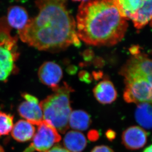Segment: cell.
<instances>
[{"label":"cell","mask_w":152,"mask_h":152,"mask_svg":"<svg viewBox=\"0 0 152 152\" xmlns=\"http://www.w3.org/2000/svg\"><path fill=\"white\" fill-rule=\"evenodd\" d=\"M66 0H36L39 13L18 31L21 40L40 50L57 52L71 45L80 46L76 22Z\"/></svg>","instance_id":"1"},{"label":"cell","mask_w":152,"mask_h":152,"mask_svg":"<svg viewBox=\"0 0 152 152\" xmlns=\"http://www.w3.org/2000/svg\"><path fill=\"white\" fill-rule=\"evenodd\" d=\"M126 20L119 0L82 1L77 16V36L89 45H115L125 35Z\"/></svg>","instance_id":"2"},{"label":"cell","mask_w":152,"mask_h":152,"mask_svg":"<svg viewBox=\"0 0 152 152\" xmlns=\"http://www.w3.org/2000/svg\"><path fill=\"white\" fill-rule=\"evenodd\" d=\"M119 74L124 78V101L152 104V59L142 53L133 56L123 65Z\"/></svg>","instance_id":"3"},{"label":"cell","mask_w":152,"mask_h":152,"mask_svg":"<svg viewBox=\"0 0 152 152\" xmlns=\"http://www.w3.org/2000/svg\"><path fill=\"white\" fill-rule=\"evenodd\" d=\"M73 91L69 85L64 83L39 103L44 120L63 134L69 128V117L72 112L70 96Z\"/></svg>","instance_id":"4"},{"label":"cell","mask_w":152,"mask_h":152,"mask_svg":"<svg viewBox=\"0 0 152 152\" xmlns=\"http://www.w3.org/2000/svg\"><path fill=\"white\" fill-rule=\"evenodd\" d=\"M10 27L5 18H0V81L5 82L14 71L19 56L18 37L10 34Z\"/></svg>","instance_id":"5"},{"label":"cell","mask_w":152,"mask_h":152,"mask_svg":"<svg viewBox=\"0 0 152 152\" xmlns=\"http://www.w3.org/2000/svg\"><path fill=\"white\" fill-rule=\"evenodd\" d=\"M38 126L32 142L23 152H45L61 140L58 132L50 123L43 120Z\"/></svg>","instance_id":"6"},{"label":"cell","mask_w":152,"mask_h":152,"mask_svg":"<svg viewBox=\"0 0 152 152\" xmlns=\"http://www.w3.org/2000/svg\"><path fill=\"white\" fill-rule=\"evenodd\" d=\"M24 101L21 103L18 108L21 117L33 125H39L44 120L43 114L38 98L26 92L21 94Z\"/></svg>","instance_id":"7"},{"label":"cell","mask_w":152,"mask_h":152,"mask_svg":"<svg viewBox=\"0 0 152 152\" xmlns=\"http://www.w3.org/2000/svg\"><path fill=\"white\" fill-rule=\"evenodd\" d=\"M62 77L61 68L54 62H45L38 71V77L41 83L51 88L53 91L58 87Z\"/></svg>","instance_id":"8"},{"label":"cell","mask_w":152,"mask_h":152,"mask_svg":"<svg viewBox=\"0 0 152 152\" xmlns=\"http://www.w3.org/2000/svg\"><path fill=\"white\" fill-rule=\"evenodd\" d=\"M147 133L137 126H132L123 132L122 142L127 149L137 150L143 147L147 141Z\"/></svg>","instance_id":"9"},{"label":"cell","mask_w":152,"mask_h":152,"mask_svg":"<svg viewBox=\"0 0 152 152\" xmlns=\"http://www.w3.org/2000/svg\"><path fill=\"white\" fill-rule=\"evenodd\" d=\"M93 92L95 99L101 104H111L117 99V92L114 84L107 79L100 82L94 88Z\"/></svg>","instance_id":"10"},{"label":"cell","mask_w":152,"mask_h":152,"mask_svg":"<svg viewBox=\"0 0 152 152\" xmlns=\"http://www.w3.org/2000/svg\"><path fill=\"white\" fill-rule=\"evenodd\" d=\"M7 21L9 26L21 30L24 28L29 19L26 10L21 6H12L7 12Z\"/></svg>","instance_id":"11"},{"label":"cell","mask_w":152,"mask_h":152,"mask_svg":"<svg viewBox=\"0 0 152 152\" xmlns=\"http://www.w3.org/2000/svg\"><path fill=\"white\" fill-rule=\"evenodd\" d=\"M35 132V127L31 123L25 120H19L12 129V136L18 142H26L32 138Z\"/></svg>","instance_id":"12"},{"label":"cell","mask_w":152,"mask_h":152,"mask_svg":"<svg viewBox=\"0 0 152 152\" xmlns=\"http://www.w3.org/2000/svg\"><path fill=\"white\" fill-rule=\"evenodd\" d=\"M63 143L66 149L70 152H82L87 145L85 135L77 131L68 132L65 136Z\"/></svg>","instance_id":"13"},{"label":"cell","mask_w":152,"mask_h":152,"mask_svg":"<svg viewBox=\"0 0 152 152\" xmlns=\"http://www.w3.org/2000/svg\"><path fill=\"white\" fill-rule=\"evenodd\" d=\"M152 19V0H143L141 7L130 17L135 27L141 29Z\"/></svg>","instance_id":"14"},{"label":"cell","mask_w":152,"mask_h":152,"mask_svg":"<svg viewBox=\"0 0 152 152\" xmlns=\"http://www.w3.org/2000/svg\"><path fill=\"white\" fill-rule=\"evenodd\" d=\"M135 117L136 121L142 127L152 129V104L148 103L138 104Z\"/></svg>","instance_id":"15"},{"label":"cell","mask_w":152,"mask_h":152,"mask_svg":"<svg viewBox=\"0 0 152 152\" xmlns=\"http://www.w3.org/2000/svg\"><path fill=\"white\" fill-rule=\"evenodd\" d=\"M91 123L89 114L83 110H75L71 112L69 117V126L75 130H86Z\"/></svg>","instance_id":"16"},{"label":"cell","mask_w":152,"mask_h":152,"mask_svg":"<svg viewBox=\"0 0 152 152\" xmlns=\"http://www.w3.org/2000/svg\"><path fill=\"white\" fill-rule=\"evenodd\" d=\"M143 3V0H119V4L124 17L129 19L136 13Z\"/></svg>","instance_id":"17"},{"label":"cell","mask_w":152,"mask_h":152,"mask_svg":"<svg viewBox=\"0 0 152 152\" xmlns=\"http://www.w3.org/2000/svg\"><path fill=\"white\" fill-rule=\"evenodd\" d=\"M13 126V115L0 112V136L9 134Z\"/></svg>","instance_id":"18"},{"label":"cell","mask_w":152,"mask_h":152,"mask_svg":"<svg viewBox=\"0 0 152 152\" xmlns=\"http://www.w3.org/2000/svg\"><path fill=\"white\" fill-rule=\"evenodd\" d=\"M79 79L81 81L89 83L92 82V76L86 71H82L79 74Z\"/></svg>","instance_id":"19"},{"label":"cell","mask_w":152,"mask_h":152,"mask_svg":"<svg viewBox=\"0 0 152 152\" xmlns=\"http://www.w3.org/2000/svg\"><path fill=\"white\" fill-rule=\"evenodd\" d=\"M91 152H114L111 148L105 145L97 146L94 147Z\"/></svg>","instance_id":"20"},{"label":"cell","mask_w":152,"mask_h":152,"mask_svg":"<svg viewBox=\"0 0 152 152\" xmlns=\"http://www.w3.org/2000/svg\"><path fill=\"white\" fill-rule=\"evenodd\" d=\"M88 137L89 140L91 141H95L99 139V133L97 130H91L88 133Z\"/></svg>","instance_id":"21"},{"label":"cell","mask_w":152,"mask_h":152,"mask_svg":"<svg viewBox=\"0 0 152 152\" xmlns=\"http://www.w3.org/2000/svg\"><path fill=\"white\" fill-rule=\"evenodd\" d=\"M83 57L86 61H91L94 58V52L92 50H86L83 53Z\"/></svg>","instance_id":"22"},{"label":"cell","mask_w":152,"mask_h":152,"mask_svg":"<svg viewBox=\"0 0 152 152\" xmlns=\"http://www.w3.org/2000/svg\"><path fill=\"white\" fill-rule=\"evenodd\" d=\"M45 152H70L60 145H55L53 148Z\"/></svg>","instance_id":"23"},{"label":"cell","mask_w":152,"mask_h":152,"mask_svg":"<svg viewBox=\"0 0 152 152\" xmlns=\"http://www.w3.org/2000/svg\"><path fill=\"white\" fill-rule=\"evenodd\" d=\"M106 137L110 141H112L115 139L116 137L115 132L112 129H109L105 133Z\"/></svg>","instance_id":"24"},{"label":"cell","mask_w":152,"mask_h":152,"mask_svg":"<svg viewBox=\"0 0 152 152\" xmlns=\"http://www.w3.org/2000/svg\"><path fill=\"white\" fill-rule=\"evenodd\" d=\"M129 50L130 53L133 56H136V55L141 53L140 50L139 45H132V46L130 47Z\"/></svg>","instance_id":"25"},{"label":"cell","mask_w":152,"mask_h":152,"mask_svg":"<svg viewBox=\"0 0 152 152\" xmlns=\"http://www.w3.org/2000/svg\"><path fill=\"white\" fill-rule=\"evenodd\" d=\"M92 75L94 78L96 80H99L100 79H101L103 76V73L102 71H98V72H94L92 73Z\"/></svg>","instance_id":"26"},{"label":"cell","mask_w":152,"mask_h":152,"mask_svg":"<svg viewBox=\"0 0 152 152\" xmlns=\"http://www.w3.org/2000/svg\"><path fill=\"white\" fill-rule=\"evenodd\" d=\"M103 60L101 58H97L96 59H95L94 61V64L95 65V66H97V67H101L104 64L103 63Z\"/></svg>","instance_id":"27"},{"label":"cell","mask_w":152,"mask_h":152,"mask_svg":"<svg viewBox=\"0 0 152 152\" xmlns=\"http://www.w3.org/2000/svg\"><path fill=\"white\" fill-rule=\"evenodd\" d=\"M143 152H152V145L146 148L144 150Z\"/></svg>","instance_id":"28"},{"label":"cell","mask_w":152,"mask_h":152,"mask_svg":"<svg viewBox=\"0 0 152 152\" xmlns=\"http://www.w3.org/2000/svg\"><path fill=\"white\" fill-rule=\"evenodd\" d=\"M0 152H4V150L1 145H0Z\"/></svg>","instance_id":"29"},{"label":"cell","mask_w":152,"mask_h":152,"mask_svg":"<svg viewBox=\"0 0 152 152\" xmlns=\"http://www.w3.org/2000/svg\"><path fill=\"white\" fill-rule=\"evenodd\" d=\"M73 1H87V0H72Z\"/></svg>","instance_id":"30"}]
</instances>
